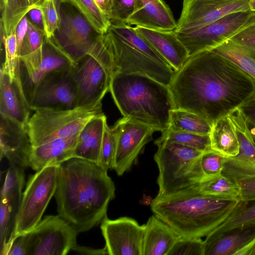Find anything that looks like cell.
Wrapping results in <instances>:
<instances>
[{
	"label": "cell",
	"instance_id": "1",
	"mask_svg": "<svg viewBox=\"0 0 255 255\" xmlns=\"http://www.w3.org/2000/svg\"><path fill=\"white\" fill-rule=\"evenodd\" d=\"M174 109L193 112L212 126L255 91V80L213 50L189 57L168 86Z\"/></svg>",
	"mask_w": 255,
	"mask_h": 255
},
{
	"label": "cell",
	"instance_id": "2",
	"mask_svg": "<svg viewBox=\"0 0 255 255\" xmlns=\"http://www.w3.org/2000/svg\"><path fill=\"white\" fill-rule=\"evenodd\" d=\"M116 187L96 163L72 157L59 165L54 197L58 215L79 233L101 223L107 216Z\"/></svg>",
	"mask_w": 255,
	"mask_h": 255
},
{
	"label": "cell",
	"instance_id": "3",
	"mask_svg": "<svg viewBox=\"0 0 255 255\" xmlns=\"http://www.w3.org/2000/svg\"><path fill=\"white\" fill-rule=\"evenodd\" d=\"M240 201L201 194L191 187L157 194L150 208L180 237L202 238L225 221Z\"/></svg>",
	"mask_w": 255,
	"mask_h": 255
},
{
	"label": "cell",
	"instance_id": "4",
	"mask_svg": "<svg viewBox=\"0 0 255 255\" xmlns=\"http://www.w3.org/2000/svg\"><path fill=\"white\" fill-rule=\"evenodd\" d=\"M109 91L124 117L161 132L168 129L174 109L168 86L147 75L119 73L112 76Z\"/></svg>",
	"mask_w": 255,
	"mask_h": 255
},
{
	"label": "cell",
	"instance_id": "5",
	"mask_svg": "<svg viewBox=\"0 0 255 255\" xmlns=\"http://www.w3.org/2000/svg\"><path fill=\"white\" fill-rule=\"evenodd\" d=\"M154 155L159 171V195H166L191 188L202 180L200 157L203 152L175 142L155 144Z\"/></svg>",
	"mask_w": 255,
	"mask_h": 255
},
{
	"label": "cell",
	"instance_id": "6",
	"mask_svg": "<svg viewBox=\"0 0 255 255\" xmlns=\"http://www.w3.org/2000/svg\"><path fill=\"white\" fill-rule=\"evenodd\" d=\"M102 113V103L72 110L36 111L26 126L31 145L74 135L91 119Z\"/></svg>",
	"mask_w": 255,
	"mask_h": 255
},
{
	"label": "cell",
	"instance_id": "7",
	"mask_svg": "<svg viewBox=\"0 0 255 255\" xmlns=\"http://www.w3.org/2000/svg\"><path fill=\"white\" fill-rule=\"evenodd\" d=\"M58 166H46L29 177L17 215L15 238L31 232L41 220L56 191Z\"/></svg>",
	"mask_w": 255,
	"mask_h": 255
},
{
	"label": "cell",
	"instance_id": "8",
	"mask_svg": "<svg viewBox=\"0 0 255 255\" xmlns=\"http://www.w3.org/2000/svg\"><path fill=\"white\" fill-rule=\"evenodd\" d=\"M101 36L109 53L112 76L119 73L140 74L168 86L175 72L170 67L134 49L110 29Z\"/></svg>",
	"mask_w": 255,
	"mask_h": 255
},
{
	"label": "cell",
	"instance_id": "9",
	"mask_svg": "<svg viewBox=\"0 0 255 255\" xmlns=\"http://www.w3.org/2000/svg\"><path fill=\"white\" fill-rule=\"evenodd\" d=\"M255 23V12L250 10L234 12L200 28L176 32L189 57L212 50L246 27Z\"/></svg>",
	"mask_w": 255,
	"mask_h": 255
},
{
	"label": "cell",
	"instance_id": "10",
	"mask_svg": "<svg viewBox=\"0 0 255 255\" xmlns=\"http://www.w3.org/2000/svg\"><path fill=\"white\" fill-rule=\"evenodd\" d=\"M61 21L55 34L56 43L73 62L89 55L99 35L70 2H61Z\"/></svg>",
	"mask_w": 255,
	"mask_h": 255
},
{
	"label": "cell",
	"instance_id": "11",
	"mask_svg": "<svg viewBox=\"0 0 255 255\" xmlns=\"http://www.w3.org/2000/svg\"><path fill=\"white\" fill-rule=\"evenodd\" d=\"M73 64L58 45L54 36L45 38L43 48L40 51L20 57L18 76L29 106L38 83L46 74Z\"/></svg>",
	"mask_w": 255,
	"mask_h": 255
},
{
	"label": "cell",
	"instance_id": "12",
	"mask_svg": "<svg viewBox=\"0 0 255 255\" xmlns=\"http://www.w3.org/2000/svg\"><path fill=\"white\" fill-rule=\"evenodd\" d=\"M72 65L51 71L41 79L29 103L31 110H66L77 108Z\"/></svg>",
	"mask_w": 255,
	"mask_h": 255
},
{
	"label": "cell",
	"instance_id": "13",
	"mask_svg": "<svg viewBox=\"0 0 255 255\" xmlns=\"http://www.w3.org/2000/svg\"><path fill=\"white\" fill-rule=\"evenodd\" d=\"M29 233V255H65L77 244L78 233L58 215L45 216Z\"/></svg>",
	"mask_w": 255,
	"mask_h": 255
},
{
	"label": "cell",
	"instance_id": "14",
	"mask_svg": "<svg viewBox=\"0 0 255 255\" xmlns=\"http://www.w3.org/2000/svg\"><path fill=\"white\" fill-rule=\"evenodd\" d=\"M72 73L77 92V108L102 103L110 91L112 77L96 58L87 55L73 63Z\"/></svg>",
	"mask_w": 255,
	"mask_h": 255
},
{
	"label": "cell",
	"instance_id": "15",
	"mask_svg": "<svg viewBox=\"0 0 255 255\" xmlns=\"http://www.w3.org/2000/svg\"><path fill=\"white\" fill-rule=\"evenodd\" d=\"M250 0H183L180 16L174 30L192 31L229 14L250 10Z\"/></svg>",
	"mask_w": 255,
	"mask_h": 255
},
{
	"label": "cell",
	"instance_id": "16",
	"mask_svg": "<svg viewBox=\"0 0 255 255\" xmlns=\"http://www.w3.org/2000/svg\"><path fill=\"white\" fill-rule=\"evenodd\" d=\"M119 132L112 169L118 175L128 171L156 130L151 127L124 117L116 122Z\"/></svg>",
	"mask_w": 255,
	"mask_h": 255
},
{
	"label": "cell",
	"instance_id": "17",
	"mask_svg": "<svg viewBox=\"0 0 255 255\" xmlns=\"http://www.w3.org/2000/svg\"><path fill=\"white\" fill-rule=\"evenodd\" d=\"M100 227L108 255H142L145 224L128 217L112 220L106 216Z\"/></svg>",
	"mask_w": 255,
	"mask_h": 255
},
{
	"label": "cell",
	"instance_id": "18",
	"mask_svg": "<svg viewBox=\"0 0 255 255\" xmlns=\"http://www.w3.org/2000/svg\"><path fill=\"white\" fill-rule=\"evenodd\" d=\"M31 147L26 127L0 114V160L6 158L9 166L25 169Z\"/></svg>",
	"mask_w": 255,
	"mask_h": 255
},
{
	"label": "cell",
	"instance_id": "19",
	"mask_svg": "<svg viewBox=\"0 0 255 255\" xmlns=\"http://www.w3.org/2000/svg\"><path fill=\"white\" fill-rule=\"evenodd\" d=\"M129 25L158 30H174L172 12L164 0H134V10L127 21Z\"/></svg>",
	"mask_w": 255,
	"mask_h": 255
},
{
	"label": "cell",
	"instance_id": "20",
	"mask_svg": "<svg viewBox=\"0 0 255 255\" xmlns=\"http://www.w3.org/2000/svg\"><path fill=\"white\" fill-rule=\"evenodd\" d=\"M135 29L167 61L176 72L189 58L187 49L177 37L175 30H158L135 26Z\"/></svg>",
	"mask_w": 255,
	"mask_h": 255
},
{
	"label": "cell",
	"instance_id": "21",
	"mask_svg": "<svg viewBox=\"0 0 255 255\" xmlns=\"http://www.w3.org/2000/svg\"><path fill=\"white\" fill-rule=\"evenodd\" d=\"M0 114L26 127L31 110L24 96L19 77L11 80L0 68Z\"/></svg>",
	"mask_w": 255,
	"mask_h": 255
},
{
	"label": "cell",
	"instance_id": "22",
	"mask_svg": "<svg viewBox=\"0 0 255 255\" xmlns=\"http://www.w3.org/2000/svg\"><path fill=\"white\" fill-rule=\"evenodd\" d=\"M79 133L32 146L28 157L29 167L37 171L48 166L59 165L73 157Z\"/></svg>",
	"mask_w": 255,
	"mask_h": 255
},
{
	"label": "cell",
	"instance_id": "23",
	"mask_svg": "<svg viewBox=\"0 0 255 255\" xmlns=\"http://www.w3.org/2000/svg\"><path fill=\"white\" fill-rule=\"evenodd\" d=\"M180 237L167 224L153 215L145 224L142 255H168Z\"/></svg>",
	"mask_w": 255,
	"mask_h": 255
},
{
	"label": "cell",
	"instance_id": "24",
	"mask_svg": "<svg viewBox=\"0 0 255 255\" xmlns=\"http://www.w3.org/2000/svg\"><path fill=\"white\" fill-rule=\"evenodd\" d=\"M107 118L102 113L88 122L80 131L73 157L98 165Z\"/></svg>",
	"mask_w": 255,
	"mask_h": 255
},
{
	"label": "cell",
	"instance_id": "25",
	"mask_svg": "<svg viewBox=\"0 0 255 255\" xmlns=\"http://www.w3.org/2000/svg\"><path fill=\"white\" fill-rule=\"evenodd\" d=\"M255 238V224L235 228L210 241H204V255H234Z\"/></svg>",
	"mask_w": 255,
	"mask_h": 255
},
{
	"label": "cell",
	"instance_id": "26",
	"mask_svg": "<svg viewBox=\"0 0 255 255\" xmlns=\"http://www.w3.org/2000/svg\"><path fill=\"white\" fill-rule=\"evenodd\" d=\"M222 174L238 186L241 201H255V166L234 157H226Z\"/></svg>",
	"mask_w": 255,
	"mask_h": 255
},
{
	"label": "cell",
	"instance_id": "27",
	"mask_svg": "<svg viewBox=\"0 0 255 255\" xmlns=\"http://www.w3.org/2000/svg\"><path fill=\"white\" fill-rule=\"evenodd\" d=\"M211 148L226 157L237 156L239 144L235 127L229 116L217 120L209 133Z\"/></svg>",
	"mask_w": 255,
	"mask_h": 255
},
{
	"label": "cell",
	"instance_id": "28",
	"mask_svg": "<svg viewBox=\"0 0 255 255\" xmlns=\"http://www.w3.org/2000/svg\"><path fill=\"white\" fill-rule=\"evenodd\" d=\"M43 0H0L1 26L3 38L15 31L21 20Z\"/></svg>",
	"mask_w": 255,
	"mask_h": 255
},
{
	"label": "cell",
	"instance_id": "29",
	"mask_svg": "<svg viewBox=\"0 0 255 255\" xmlns=\"http://www.w3.org/2000/svg\"><path fill=\"white\" fill-rule=\"evenodd\" d=\"M228 116L235 127L239 144V153L234 157L255 166V145L243 113L238 108Z\"/></svg>",
	"mask_w": 255,
	"mask_h": 255
},
{
	"label": "cell",
	"instance_id": "30",
	"mask_svg": "<svg viewBox=\"0 0 255 255\" xmlns=\"http://www.w3.org/2000/svg\"><path fill=\"white\" fill-rule=\"evenodd\" d=\"M211 129L206 120L193 112L181 109H173L170 112L168 130L209 135Z\"/></svg>",
	"mask_w": 255,
	"mask_h": 255
},
{
	"label": "cell",
	"instance_id": "31",
	"mask_svg": "<svg viewBox=\"0 0 255 255\" xmlns=\"http://www.w3.org/2000/svg\"><path fill=\"white\" fill-rule=\"evenodd\" d=\"M109 29L134 49L163 64L170 67L167 61L135 29L134 27L126 23H111Z\"/></svg>",
	"mask_w": 255,
	"mask_h": 255
},
{
	"label": "cell",
	"instance_id": "32",
	"mask_svg": "<svg viewBox=\"0 0 255 255\" xmlns=\"http://www.w3.org/2000/svg\"><path fill=\"white\" fill-rule=\"evenodd\" d=\"M25 169L17 166H9L6 171L0 191V200L7 203L18 213L25 182Z\"/></svg>",
	"mask_w": 255,
	"mask_h": 255
},
{
	"label": "cell",
	"instance_id": "33",
	"mask_svg": "<svg viewBox=\"0 0 255 255\" xmlns=\"http://www.w3.org/2000/svg\"><path fill=\"white\" fill-rule=\"evenodd\" d=\"M249 224H255V201L244 202L240 201L231 215L207 235L204 241H210L230 230Z\"/></svg>",
	"mask_w": 255,
	"mask_h": 255
},
{
	"label": "cell",
	"instance_id": "34",
	"mask_svg": "<svg viewBox=\"0 0 255 255\" xmlns=\"http://www.w3.org/2000/svg\"><path fill=\"white\" fill-rule=\"evenodd\" d=\"M192 188L201 194L240 200L238 186L222 173Z\"/></svg>",
	"mask_w": 255,
	"mask_h": 255
},
{
	"label": "cell",
	"instance_id": "35",
	"mask_svg": "<svg viewBox=\"0 0 255 255\" xmlns=\"http://www.w3.org/2000/svg\"><path fill=\"white\" fill-rule=\"evenodd\" d=\"M229 59L255 80V58L231 40L212 50Z\"/></svg>",
	"mask_w": 255,
	"mask_h": 255
},
{
	"label": "cell",
	"instance_id": "36",
	"mask_svg": "<svg viewBox=\"0 0 255 255\" xmlns=\"http://www.w3.org/2000/svg\"><path fill=\"white\" fill-rule=\"evenodd\" d=\"M154 141V144L163 142H175L190 147L202 152L211 149L209 135L192 132L173 131L167 129Z\"/></svg>",
	"mask_w": 255,
	"mask_h": 255
},
{
	"label": "cell",
	"instance_id": "37",
	"mask_svg": "<svg viewBox=\"0 0 255 255\" xmlns=\"http://www.w3.org/2000/svg\"><path fill=\"white\" fill-rule=\"evenodd\" d=\"M17 213L5 201L0 200V255H7L15 239Z\"/></svg>",
	"mask_w": 255,
	"mask_h": 255
},
{
	"label": "cell",
	"instance_id": "38",
	"mask_svg": "<svg viewBox=\"0 0 255 255\" xmlns=\"http://www.w3.org/2000/svg\"><path fill=\"white\" fill-rule=\"evenodd\" d=\"M99 34L107 33L111 26L110 19L98 7L94 0H70Z\"/></svg>",
	"mask_w": 255,
	"mask_h": 255
},
{
	"label": "cell",
	"instance_id": "39",
	"mask_svg": "<svg viewBox=\"0 0 255 255\" xmlns=\"http://www.w3.org/2000/svg\"><path fill=\"white\" fill-rule=\"evenodd\" d=\"M119 129L117 124L111 128L106 124L98 165L107 172L112 169L116 155Z\"/></svg>",
	"mask_w": 255,
	"mask_h": 255
},
{
	"label": "cell",
	"instance_id": "40",
	"mask_svg": "<svg viewBox=\"0 0 255 255\" xmlns=\"http://www.w3.org/2000/svg\"><path fill=\"white\" fill-rule=\"evenodd\" d=\"M60 3L59 0H43L40 5L39 9L41 12L43 29L46 38L55 36L60 26Z\"/></svg>",
	"mask_w": 255,
	"mask_h": 255
},
{
	"label": "cell",
	"instance_id": "41",
	"mask_svg": "<svg viewBox=\"0 0 255 255\" xmlns=\"http://www.w3.org/2000/svg\"><path fill=\"white\" fill-rule=\"evenodd\" d=\"M226 159V157L212 149L203 152L199 159L202 174L201 182L220 175Z\"/></svg>",
	"mask_w": 255,
	"mask_h": 255
},
{
	"label": "cell",
	"instance_id": "42",
	"mask_svg": "<svg viewBox=\"0 0 255 255\" xmlns=\"http://www.w3.org/2000/svg\"><path fill=\"white\" fill-rule=\"evenodd\" d=\"M5 59L1 69L9 76L11 80L18 75L19 57L18 54L16 31L3 38Z\"/></svg>",
	"mask_w": 255,
	"mask_h": 255
},
{
	"label": "cell",
	"instance_id": "43",
	"mask_svg": "<svg viewBox=\"0 0 255 255\" xmlns=\"http://www.w3.org/2000/svg\"><path fill=\"white\" fill-rule=\"evenodd\" d=\"M45 35L42 28H39L29 19L27 32L20 50V57L34 54L43 48Z\"/></svg>",
	"mask_w": 255,
	"mask_h": 255
},
{
	"label": "cell",
	"instance_id": "44",
	"mask_svg": "<svg viewBox=\"0 0 255 255\" xmlns=\"http://www.w3.org/2000/svg\"><path fill=\"white\" fill-rule=\"evenodd\" d=\"M204 241L200 238L180 237L168 255H204Z\"/></svg>",
	"mask_w": 255,
	"mask_h": 255
},
{
	"label": "cell",
	"instance_id": "45",
	"mask_svg": "<svg viewBox=\"0 0 255 255\" xmlns=\"http://www.w3.org/2000/svg\"><path fill=\"white\" fill-rule=\"evenodd\" d=\"M230 40L255 58V23L243 29Z\"/></svg>",
	"mask_w": 255,
	"mask_h": 255
},
{
	"label": "cell",
	"instance_id": "46",
	"mask_svg": "<svg viewBox=\"0 0 255 255\" xmlns=\"http://www.w3.org/2000/svg\"><path fill=\"white\" fill-rule=\"evenodd\" d=\"M134 7V0H113L111 23H126Z\"/></svg>",
	"mask_w": 255,
	"mask_h": 255
},
{
	"label": "cell",
	"instance_id": "47",
	"mask_svg": "<svg viewBox=\"0 0 255 255\" xmlns=\"http://www.w3.org/2000/svg\"><path fill=\"white\" fill-rule=\"evenodd\" d=\"M30 233L16 237L11 244L7 255H29Z\"/></svg>",
	"mask_w": 255,
	"mask_h": 255
},
{
	"label": "cell",
	"instance_id": "48",
	"mask_svg": "<svg viewBox=\"0 0 255 255\" xmlns=\"http://www.w3.org/2000/svg\"><path fill=\"white\" fill-rule=\"evenodd\" d=\"M239 108L246 119L252 135H255V91Z\"/></svg>",
	"mask_w": 255,
	"mask_h": 255
},
{
	"label": "cell",
	"instance_id": "49",
	"mask_svg": "<svg viewBox=\"0 0 255 255\" xmlns=\"http://www.w3.org/2000/svg\"><path fill=\"white\" fill-rule=\"evenodd\" d=\"M29 19L25 16L20 22L16 30L18 54L19 57L21 45L28 27Z\"/></svg>",
	"mask_w": 255,
	"mask_h": 255
},
{
	"label": "cell",
	"instance_id": "50",
	"mask_svg": "<svg viewBox=\"0 0 255 255\" xmlns=\"http://www.w3.org/2000/svg\"><path fill=\"white\" fill-rule=\"evenodd\" d=\"M72 250L81 255H108L105 247L102 249H94L77 244Z\"/></svg>",
	"mask_w": 255,
	"mask_h": 255
},
{
	"label": "cell",
	"instance_id": "51",
	"mask_svg": "<svg viewBox=\"0 0 255 255\" xmlns=\"http://www.w3.org/2000/svg\"><path fill=\"white\" fill-rule=\"evenodd\" d=\"M98 7L110 20L112 16L113 0H94Z\"/></svg>",
	"mask_w": 255,
	"mask_h": 255
},
{
	"label": "cell",
	"instance_id": "52",
	"mask_svg": "<svg viewBox=\"0 0 255 255\" xmlns=\"http://www.w3.org/2000/svg\"><path fill=\"white\" fill-rule=\"evenodd\" d=\"M234 255H255V238L237 251Z\"/></svg>",
	"mask_w": 255,
	"mask_h": 255
},
{
	"label": "cell",
	"instance_id": "53",
	"mask_svg": "<svg viewBox=\"0 0 255 255\" xmlns=\"http://www.w3.org/2000/svg\"><path fill=\"white\" fill-rule=\"evenodd\" d=\"M28 14L31 20L30 21L39 28L43 29L42 15L40 9L38 8L33 9Z\"/></svg>",
	"mask_w": 255,
	"mask_h": 255
},
{
	"label": "cell",
	"instance_id": "54",
	"mask_svg": "<svg viewBox=\"0 0 255 255\" xmlns=\"http://www.w3.org/2000/svg\"><path fill=\"white\" fill-rule=\"evenodd\" d=\"M249 6L250 10L255 12V0H250Z\"/></svg>",
	"mask_w": 255,
	"mask_h": 255
},
{
	"label": "cell",
	"instance_id": "55",
	"mask_svg": "<svg viewBox=\"0 0 255 255\" xmlns=\"http://www.w3.org/2000/svg\"><path fill=\"white\" fill-rule=\"evenodd\" d=\"M59 1H60L61 2H70V0H59Z\"/></svg>",
	"mask_w": 255,
	"mask_h": 255
},
{
	"label": "cell",
	"instance_id": "56",
	"mask_svg": "<svg viewBox=\"0 0 255 255\" xmlns=\"http://www.w3.org/2000/svg\"><path fill=\"white\" fill-rule=\"evenodd\" d=\"M252 137H253V140H254V142L255 143V135H252Z\"/></svg>",
	"mask_w": 255,
	"mask_h": 255
}]
</instances>
